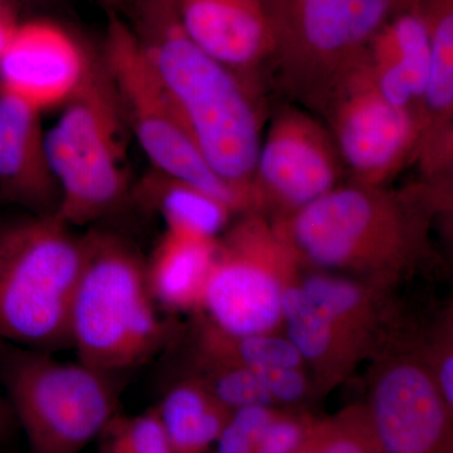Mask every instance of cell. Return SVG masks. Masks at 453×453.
<instances>
[{"label":"cell","mask_w":453,"mask_h":453,"mask_svg":"<svg viewBox=\"0 0 453 453\" xmlns=\"http://www.w3.org/2000/svg\"><path fill=\"white\" fill-rule=\"evenodd\" d=\"M104 453H170L172 445L157 407L136 416L116 412L97 436Z\"/></svg>","instance_id":"24"},{"label":"cell","mask_w":453,"mask_h":453,"mask_svg":"<svg viewBox=\"0 0 453 453\" xmlns=\"http://www.w3.org/2000/svg\"><path fill=\"white\" fill-rule=\"evenodd\" d=\"M18 422L8 399L0 395V443L5 442L13 434Z\"/></svg>","instance_id":"30"},{"label":"cell","mask_w":453,"mask_h":453,"mask_svg":"<svg viewBox=\"0 0 453 453\" xmlns=\"http://www.w3.org/2000/svg\"><path fill=\"white\" fill-rule=\"evenodd\" d=\"M281 312L286 338L321 372L336 371L360 347L316 308L300 283L286 286Z\"/></svg>","instance_id":"21"},{"label":"cell","mask_w":453,"mask_h":453,"mask_svg":"<svg viewBox=\"0 0 453 453\" xmlns=\"http://www.w3.org/2000/svg\"><path fill=\"white\" fill-rule=\"evenodd\" d=\"M292 257L273 223L257 211H244V219L217 244L202 300L207 320L234 338L273 333L282 324Z\"/></svg>","instance_id":"9"},{"label":"cell","mask_w":453,"mask_h":453,"mask_svg":"<svg viewBox=\"0 0 453 453\" xmlns=\"http://www.w3.org/2000/svg\"><path fill=\"white\" fill-rule=\"evenodd\" d=\"M308 442L305 428L294 419L275 418L259 438L256 452L291 453L300 451Z\"/></svg>","instance_id":"26"},{"label":"cell","mask_w":453,"mask_h":453,"mask_svg":"<svg viewBox=\"0 0 453 453\" xmlns=\"http://www.w3.org/2000/svg\"><path fill=\"white\" fill-rule=\"evenodd\" d=\"M125 129L105 65L94 57L81 88L46 131L47 157L59 188L55 216L65 225H91L130 196Z\"/></svg>","instance_id":"5"},{"label":"cell","mask_w":453,"mask_h":453,"mask_svg":"<svg viewBox=\"0 0 453 453\" xmlns=\"http://www.w3.org/2000/svg\"><path fill=\"white\" fill-rule=\"evenodd\" d=\"M113 375L0 338V381L35 453H74L119 412Z\"/></svg>","instance_id":"6"},{"label":"cell","mask_w":453,"mask_h":453,"mask_svg":"<svg viewBox=\"0 0 453 453\" xmlns=\"http://www.w3.org/2000/svg\"><path fill=\"white\" fill-rule=\"evenodd\" d=\"M265 2H266L268 8H270V12H273V7H275L276 3L279 2V0H265Z\"/></svg>","instance_id":"32"},{"label":"cell","mask_w":453,"mask_h":453,"mask_svg":"<svg viewBox=\"0 0 453 453\" xmlns=\"http://www.w3.org/2000/svg\"><path fill=\"white\" fill-rule=\"evenodd\" d=\"M401 0H279L276 49L266 71L286 96L315 113L333 86L365 59Z\"/></svg>","instance_id":"7"},{"label":"cell","mask_w":453,"mask_h":453,"mask_svg":"<svg viewBox=\"0 0 453 453\" xmlns=\"http://www.w3.org/2000/svg\"><path fill=\"white\" fill-rule=\"evenodd\" d=\"M100 3L103 7L106 8L107 12H115L119 13L120 11H127L130 5L133 4L134 0H95Z\"/></svg>","instance_id":"31"},{"label":"cell","mask_w":453,"mask_h":453,"mask_svg":"<svg viewBox=\"0 0 453 453\" xmlns=\"http://www.w3.org/2000/svg\"><path fill=\"white\" fill-rule=\"evenodd\" d=\"M193 380L199 381L228 411L273 402L258 372L238 363L196 354Z\"/></svg>","instance_id":"23"},{"label":"cell","mask_w":453,"mask_h":453,"mask_svg":"<svg viewBox=\"0 0 453 453\" xmlns=\"http://www.w3.org/2000/svg\"><path fill=\"white\" fill-rule=\"evenodd\" d=\"M8 2H11V0H8Z\"/></svg>","instance_id":"33"},{"label":"cell","mask_w":453,"mask_h":453,"mask_svg":"<svg viewBox=\"0 0 453 453\" xmlns=\"http://www.w3.org/2000/svg\"><path fill=\"white\" fill-rule=\"evenodd\" d=\"M85 238V266L71 306V348L82 365L119 377L157 356L172 330L155 309L138 249L101 229H89Z\"/></svg>","instance_id":"3"},{"label":"cell","mask_w":453,"mask_h":453,"mask_svg":"<svg viewBox=\"0 0 453 453\" xmlns=\"http://www.w3.org/2000/svg\"><path fill=\"white\" fill-rule=\"evenodd\" d=\"M428 31L417 0H401L366 50L365 61L380 91L422 130L428 79ZM421 139V138H419Z\"/></svg>","instance_id":"16"},{"label":"cell","mask_w":453,"mask_h":453,"mask_svg":"<svg viewBox=\"0 0 453 453\" xmlns=\"http://www.w3.org/2000/svg\"><path fill=\"white\" fill-rule=\"evenodd\" d=\"M41 111L0 89V192L33 214H55L59 188L50 170Z\"/></svg>","instance_id":"15"},{"label":"cell","mask_w":453,"mask_h":453,"mask_svg":"<svg viewBox=\"0 0 453 453\" xmlns=\"http://www.w3.org/2000/svg\"><path fill=\"white\" fill-rule=\"evenodd\" d=\"M217 244V238L166 229L146 261V279L155 303L170 310L202 309Z\"/></svg>","instance_id":"18"},{"label":"cell","mask_w":453,"mask_h":453,"mask_svg":"<svg viewBox=\"0 0 453 453\" xmlns=\"http://www.w3.org/2000/svg\"><path fill=\"white\" fill-rule=\"evenodd\" d=\"M440 188L349 181L286 219L273 222L294 257L325 270L389 282L413 267L427 249Z\"/></svg>","instance_id":"2"},{"label":"cell","mask_w":453,"mask_h":453,"mask_svg":"<svg viewBox=\"0 0 453 453\" xmlns=\"http://www.w3.org/2000/svg\"><path fill=\"white\" fill-rule=\"evenodd\" d=\"M428 31V79L416 162L432 184L453 163V0H417Z\"/></svg>","instance_id":"17"},{"label":"cell","mask_w":453,"mask_h":453,"mask_svg":"<svg viewBox=\"0 0 453 453\" xmlns=\"http://www.w3.org/2000/svg\"><path fill=\"white\" fill-rule=\"evenodd\" d=\"M85 234L55 214L0 226V338L53 353L71 348V306L83 266Z\"/></svg>","instance_id":"4"},{"label":"cell","mask_w":453,"mask_h":453,"mask_svg":"<svg viewBox=\"0 0 453 453\" xmlns=\"http://www.w3.org/2000/svg\"><path fill=\"white\" fill-rule=\"evenodd\" d=\"M18 25L19 23L17 22L16 16H14L11 2L0 0V57L11 43Z\"/></svg>","instance_id":"29"},{"label":"cell","mask_w":453,"mask_h":453,"mask_svg":"<svg viewBox=\"0 0 453 453\" xmlns=\"http://www.w3.org/2000/svg\"><path fill=\"white\" fill-rule=\"evenodd\" d=\"M94 57L57 23H19L0 57V89L41 112L64 106L81 88Z\"/></svg>","instance_id":"13"},{"label":"cell","mask_w":453,"mask_h":453,"mask_svg":"<svg viewBox=\"0 0 453 453\" xmlns=\"http://www.w3.org/2000/svg\"><path fill=\"white\" fill-rule=\"evenodd\" d=\"M275 418L268 405H246L231 411L217 440L219 453L256 452L259 438Z\"/></svg>","instance_id":"25"},{"label":"cell","mask_w":453,"mask_h":453,"mask_svg":"<svg viewBox=\"0 0 453 453\" xmlns=\"http://www.w3.org/2000/svg\"><path fill=\"white\" fill-rule=\"evenodd\" d=\"M103 62L127 129L153 168L198 188L234 211H251L246 196L223 181L203 159L135 33L115 12H109Z\"/></svg>","instance_id":"8"},{"label":"cell","mask_w":453,"mask_h":453,"mask_svg":"<svg viewBox=\"0 0 453 453\" xmlns=\"http://www.w3.org/2000/svg\"><path fill=\"white\" fill-rule=\"evenodd\" d=\"M316 308L357 344L368 338L374 321V303L368 285L347 277L314 273L299 282Z\"/></svg>","instance_id":"22"},{"label":"cell","mask_w":453,"mask_h":453,"mask_svg":"<svg viewBox=\"0 0 453 453\" xmlns=\"http://www.w3.org/2000/svg\"><path fill=\"white\" fill-rule=\"evenodd\" d=\"M436 378L438 388L442 393L447 405L453 407V357L451 351H445L437 365L436 372H434Z\"/></svg>","instance_id":"28"},{"label":"cell","mask_w":453,"mask_h":453,"mask_svg":"<svg viewBox=\"0 0 453 453\" xmlns=\"http://www.w3.org/2000/svg\"><path fill=\"white\" fill-rule=\"evenodd\" d=\"M256 372L266 384L273 401L295 403L308 392V380L300 368H276Z\"/></svg>","instance_id":"27"},{"label":"cell","mask_w":453,"mask_h":453,"mask_svg":"<svg viewBox=\"0 0 453 453\" xmlns=\"http://www.w3.org/2000/svg\"><path fill=\"white\" fill-rule=\"evenodd\" d=\"M173 452H203L217 442L231 411L199 381L175 384L157 405Z\"/></svg>","instance_id":"20"},{"label":"cell","mask_w":453,"mask_h":453,"mask_svg":"<svg viewBox=\"0 0 453 453\" xmlns=\"http://www.w3.org/2000/svg\"><path fill=\"white\" fill-rule=\"evenodd\" d=\"M316 115L333 136L351 181L386 186L416 162L418 124L380 91L365 57L333 86Z\"/></svg>","instance_id":"10"},{"label":"cell","mask_w":453,"mask_h":453,"mask_svg":"<svg viewBox=\"0 0 453 453\" xmlns=\"http://www.w3.org/2000/svg\"><path fill=\"white\" fill-rule=\"evenodd\" d=\"M344 174L326 125L303 107L283 105L273 113L259 148L255 211L286 219L339 186Z\"/></svg>","instance_id":"11"},{"label":"cell","mask_w":453,"mask_h":453,"mask_svg":"<svg viewBox=\"0 0 453 453\" xmlns=\"http://www.w3.org/2000/svg\"><path fill=\"white\" fill-rule=\"evenodd\" d=\"M451 412L434 371L414 357H396L372 381L369 436L383 452H437L449 440Z\"/></svg>","instance_id":"12"},{"label":"cell","mask_w":453,"mask_h":453,"mask_svg":"<svg viewBox=\"0 0 453 453\" xmlns=\"http://www.w3.org/2000/svg\"><path fill=\"white\" fill-rule=\"evenodd\" d=\"M131 29L153 65L203 159L255 211L262 142L261 91L188 37L174 0H134Z\"/></svg>","instance_id":"1"},{"label":"cell","mask_w":453,"mask_h":453,"mask_svg":"<svg viewBox=\"0 0 453 453\" xmlns=\"http://www.w3.org/2000/svg\"><path fill=\"white\" fill-rule=\"evenodd\" d=\"M133 195L146 210L163 217L166 229L216 240L234 211L198 188L153 170Z\"/></svg>","instance_id":"19"},{"label":"cell","mask_w":453,"mask_h":453,"mask_svg":"<svg viewBox=\"0 0 453 453\" xmlns=\"http://www.w3.org/2000/svg\"><path fill=\"white\" fill-rule=\"evenodd\" d=\"M179 20L199 49L261 91V73L276 49L265 0H174Z\"/></svg>","instance_id":"14"}]
</instances>
